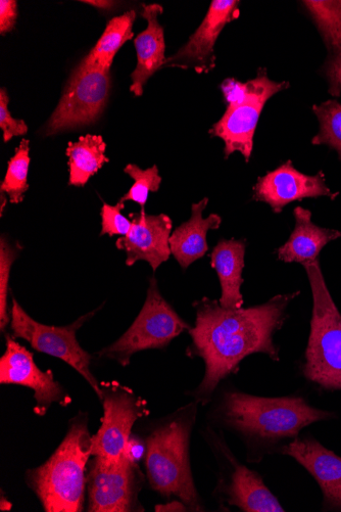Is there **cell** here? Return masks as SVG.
I'll return each instance as SVG.
<instances>
[{"instance_id":"6da1fadb","label":"cell","mask_w":341,"mask_h":512,"mask_svg":"<svg viewBox=\"0 0 341 512\" xmlns=\"http://www.w3.org/2000/svg\"><path fill=\"white\" fill-rule=\"evenodd\" d=\"M300 292L278 295L267 303L251 308L227 309L219 301L204 298L193 304L196 325L189 331L192 344L187 353L201 357L206 374L194 396L206 403L218 385L250 355L263 353L279 361L274 336L288 315L287 308Z\"/></svg>"},{"instance_id":"7a4b0ae2","label":"cell","mask_w":341,"mask_h":512,"mask_svg":"<svg viewBox=\"0 0 341 512\" xmlns=\"http://www.w3.org/2000/svg\"><path fill=\"white\" fill-rule=\"evenodd\" d=\"M220 415L222 422L247 442L253 460H260V455L275 445L297 439L305 428L335 417L303 397H259L238 391L225 394Z\"/></svg>"},{"instance_id":"3957f363","label":"cell","mask_w":341,"mask_h":512,"mask_svg":"<svg viewBox=\"0 0 341 512\" xmlns=\"http://www.w3.org/2000/svg\"><path fill=\"white\" fill-rule=\"evenodd\" d=\"M196 412V405L184 407L151 434L146 440L145 464L155 491L179 498L189 510L201 511L203 506L189 462V439Z\"/></svg>"},{"instance_id":"277c9868","label":"cell","mask_w":341,"mask_h":512,"mask_svg":"<svg viewBox=\"0 0 341 512\" xmlns=\"http://www.w3.org/2000/svg\"><path fill=\"white\" fill-rule=\"evenodd\" d=\"M92 455V437L85 420H75L53 454L41 467L28 473L30 487L47 512L83 509L86 465Z\"/></svg>"},{"instance_id":"5b68a950","label":"cell","mask_w":341,"mask_h":512,"mask_svg":"<svg viewBox=\"0 0 341 512\" xmlns=\"http://www.w3.org/2000/svg\"><path fill=\"white\" fill-rule=\"evenodd\" d=\"M303 266L312 290L313 311L302 374L320 389L341 391V313L329 293L319 260Z\"/></svg>"},{"instance_id":"8992f818","label":"cell","mask_w":341,"mask_h":512,"mask_svg":"<svg viewBox=\"0 0 341 512\" xmlns=\"http://www.w3.org/2000/svg\"><path fill=\"white\" fill-rule=\"evenodd\" d=\"M289 86V82L271 80L265 68H259L257 76L246 83L229 78L221 84L227 108L209 133L224 142L226 159L240 153L247 163L250 162L256 129L265 105Z\"/></svg>"},{"instance_id":"52a82bcc","label":"cell","mask_w":341,"mask_h":512,"mask_svg":"<svg viewBox=\"0 0 341 512\" xmlns=\"http://www.w3.org/2000/svg\"><path fill=\"white\" fill-rule=\"evenodd\" d=\"M190 330V325L164 299L159 291L157 279L154 277L151 279L142 310L129 330L97 355L127 366L135 353L164 349L182 333Z\"/></svg>"},{"instance_id":"ba28073f","label":"cell","mask_w":341,"mask_h":512,"mask_svg":"<svg viewBox=\"0 0 341 512\" xmlns=\"http://www.w3.org/2000/svg\"><path fill=\"white\" fill-rule=\"evenodd\" d=\"M94 312L81 316L68 327H50V325H44L30 317L14 298L11 327L14 339H24L38 352L54 356L68 363L79 372L96 395L103 400V389L91 374V356L82 349L76 338L77 331L93 316Z\"/></svg>"},{"instance_id":"9c48e42d","label":"cell","mask_w":341,"mask_h":512,"mask_svg":"<svg viewBox=\"0 0 341 512\" xmlns=\"http://www.w3.org/2000/svg\"><path fill=\"white\" fill-rule=\"evenodd\" d=\"M111 89V74L82 61L69 80L63 97L46 126V135L94 123L103 113Z\"/></svg>"},{"instance_id":"30bf717a","label":"cell","mask_w":341,"mask_h":512,"mask_svg":"<svg viewBox=\"0 0 341 512\" xmlns=\"http://www.w3.org/2000/svg\"><path fill=\"white\" fill-rule=\"evenodd\" d=\"M136 461L128 455L117 462L94 457L87 484L91 512L132 511L141 487Z\"/></svg>"},{"instance_id":"8fae6325","label":"cell","mask_w":341,"mask_h":512,"mask_svg":"<svg viewBox=\"0 0 341 512\" xmlns=\"http://www.w3.org/2000/svg\"><path fill=\"white\" fill-rule=\"evenodd\" d=\"M253 191V200L266 203L276 214L290 203L319 197L333 201L339 195L328 188L323 171L307 175L297 170L290 160L259 177Z\"/></svg>"},{"instance_id":"7c38bea8","label":"cell","mask_w":341,"mask_h":512,"mask_svg":"<svg viewBox=\"0 0 341 512\" xmlns=\"http://www.w3.org/2000/svg\"><path fill=\"white\" fill-rule=\"evenodd\" d=\"M238 0H214L201 26L163 68L208 74L216 67L215 44L224 27L239 17Z\"/></svg>"},{"instance_id":"4fadbf2b","label":"cell","mask_w":341,"mask_h":512,"mask_svg":"<svg viewBox=\"0 0 341 512\" xmlns=\"http://www.w3.org/2000/svg\"><path fill=\"white\" fill-rule=\"evenodd\" d=\"M103 393L105 414L100 431L92 436V455L117 462L128 455L131 430L144 413V405L123 389Z\"/></svg>"},{"instance_id":"5bb4252c","label":"cell","mask_w":341,"mask_h":512,"mask_svg":"<svg viewBox=\"0 0 341 512\" xmlns=\"http://www.w3.org/2000/svg\"><path fill=\"white\" fill-rule=\"evenodd\" d=\"M0 383L32 389L38 415H44L55 402L65 405L68 398L53 372L39 369L33 354L10 336H7L6 352L0 358Z\"/></svg>"},{"instance_id":"9a60e30c","label":"cell","mask_w":341,"mask_h":512,"mask_svg":"<svg viewBox=\"0 0 341 512\" xmlns=\"http://www.w3.org/2000/svg\"><path fill=\"white\" fill-rule=\"evenodd\" d=\"M130 219V231L117 241L116 246L126 253L127 266L146 261L155 272L172 255L170 238L173 221L166 214L148 215L144 211L131 213Z\"/></svg>"},{"instance_id":"2e32d148","label":"cell","mask_w":341,"mask_h":512,"mask_svg":"<svg viewBox=\"0 0 341 512\" xmlns=\"http://www.w3.org/2000/svg\"><path fill=\"white\" fill-rule=\"evenodd\" d=\"M279 452L294 458L315 479L323 494L324 511H341V457L312 436L297 438Z\"/></svg>"},{"instance_id":"e0dca14e","label":"cell","mask_w":341,"mask_h":512,"mask_svg":"<svg viewBox=\"0 0 341 512\" xmlns=\"http://www.w3.org/2000/svg\"><path fill=\"white\" fill-rule=\"evenodd\" d=\"M163 11L160 5L143 6L142 17L148 21V28L134 40L137 66L131 74L130 90L136 97L142 96L145 83L164 67L167 60L164 28L158 20Z\"/></svg>"},{"instance_id":"ac0fdd59","label":"cell","mask_w":341,"mask_h":512,"mask_svg":"<svg viewBox=\"0 0 341 512\" xmlns=\"http://www.w3.org/2000/svg\"><path fill=\"white\" fill-rule=\"evenodd\" d=\"M226 454L232 469L229 481L224 486L229 505L247 512L285 511L258 473L240 464L230 452Z\"/></svg>"},{"instance_id":"d6986e66","label":"cell","mask_w":341,"mask_h":512,"mask_svg":"<svg viewBox=\"0 0 341 512\" xmlns=\"http://www.w3.org/2000/svg\"><path fill=\"white\" fill-rule=\"evenodd\" d=\"M208 203L209 199L205 198L200 203L193 204L190 219L172 232L171 253L184 270L205 257L209 251L207 243L209 230H215L221 226L222 218L219 215L212 214L208 218L203 217Z\"/></svg>"},{"instance_id":"ffe728a7","label":"cell","mask_w":341,"mask_h":512,"mask_svg":"<svg viewBox=\"0 0 341 512\" xmlns=\"http://www.w3.org/2000/svg\"><path fill=\"white\" fill-rule=\"evenodd\" d=\"M296 225L288 241L277 250V259L302 265L318 260L321 251L330 242L341 237V232L319 227L312 221V212L303 207L294 210Z\"/></svg>"},{"instance_id":"44dd1931","label":"cell","mask_w":341,"mask_h":512,"mask_svg":"<svg viewBox=\"0 0 341 512\" xmlns=\"http://www.w3.org/2000/svg\"><path fill=\"white\" fill-rule=\"evenodd\" d=\"M247 243L245 240H221L211 253V265L216 270L222 295L219 303L227 309H240L245 300L241 286L245 283L242 271L245 269Z\"/></svg>"},{"instance_id":"7402d4cb","label":"cell","mask_w":341,"mask_h":512,"mask_svg":"<svg viewBox=\"0 0 341 512\" xmlns=\"http://www.w3.org/2000/svg\"><path fill=\"white\" fill-rule=\"evenodd\" d=\"M106 150L107 144L101 135L87 134L81 136L77 143H69V184L84 186L106 163H109Z\"/></svg>"},{"instance_id":"603a6c76","label":"cell","mask_w":341,"mask_h":512,"mask_svg":"<svg viewBox=\"0 0 341 512\" xmlns=\"http://www.w3.org/2000/svg\"><path fill=\"white\" fill-rule=\"evenodd\" d=\"M135 19L134 11L112 19L85 59L97 67L110 71L117 53L133 37L132 28Z\"/></svg>"},{"instance_id":"cb8c5ba5","label":"cell","mask_w":341,"mask_h":512,"mask_svg":"<svg viewBox=\"0 0 341 512\" xmlns=\"http://www.w3.org/2000/svg\"><path fill=\"white\" fill-rule=\"evenodd\" d=\"M316 25L328 55L341 52V0H306L301 3Z\"/></svg>"},{"instance_id":"d4e9b609","label":"cell","mask_w":341,"mask_h":512,"mask_svg":"<svg viewBox=\"0 0 341 512\" xmlns=\"http://www.w3.org/2000/svg\"><path fill=\"white\" fill-rule=\"evenodd\" d=\"M319 122V131L312 139L314 146H326L335 151L341 161V104L329 100L312 108Z\"/></svg>"},{"instance_id":"484cf974","label":"cell","mask_w":341,"mask_h":512,"mask_svg":"<svg viewBox=\"0 0 341 512\" xmlns=\"http://www.w3.org/2000/svg\"><path fill=\"white\" fill-rule=\"evenodd\" d=\"M29 152V141L28 139H23L15 155L9 161L5 180L2 182V185H0V191L10 197L12 204L22 203L29 189Z\"/></svg>"},{"instance_id":"4316f807","label":"cell","mask_w":341,"mask_h":512,"mask_svg":"<svg viewBox=\"0 0 341 512\" xmlns=\"http://www.w3.org/2000/svg\"><path fill=\"white\" fill-rule=\"evenodd\" d=\"M124 172L134 179V184L119 202L122 204L127 201L135 202L141 207V211H144L150 193H157L163 181L158 167L154 165L149 169L142 170L137 165L129 164L125 167Z\"/></svg>"},{"instance_id":"83f0119b","label":"cell","mask_w":341,"mask_h":512,"mask_svg":"<svg viewBox=\"0 0 341 512\" xmlns=\"http://www.w3.org/2000/svg\"><path fill=\"white\" fill-rule=\"evenodd\" d=\"M18 251L2 238L0 241V329L6 330L10 322L8 293L11 268L17 259Z\"/></svg>"},{"instance_id":"f1b7e54d","label":"cell","mask_w":341,"mask_h":512,"mask_svg":"<svg viewBox=\"0 0 341 512\" xmlns=\"http://www.w3.org/2000/svg\"><path fill=\"white\" fill-rule=\"evenodd\" d=\"M125 205L118 203L111 206L104 203L102 208V232L101 236L109 235L110 237H125L131 229L132 221L126 218L121 211Z\"/></svg>"},{"instance_id":"f546056e","label":"cell","mask_w":341,"mask_h":512,"mask_svg":"<svg viewBox=\"0 0 341 512\" xmlns=\"http://www.w3.org/2000/svg\"><path fill=\"white\" fill-rule=\"evenodd\" d=\"M9 96L5 88L0 90V127L4 130V141L9 143L13 137L25 135L28 126L24 120L11 116L9 111Z\"/></svg>"},{"instance_id":"4dcf8cb0","label":"cell","mask_w":341,"mask_h":512,"mask_svg":"<svg viewBox=\"0 0 341 512\" xmlns=\"http://www.w3.org/2000/svg\"><path fill=\"white\" fill-rule=\"evenodd\" d=\"M322 71L328 82V92L333 98L341 96V52L328 55Z\"/></svg>"},{"instance_id":"1f68e13d","label":"cell","mask_w":341,"mask_h":512,"mask_svg":"<svg viewBox=\"0 0 341 512\" xmlns=\"http://www.w3.org/2000/svg\"><path fill=\"white\" fill-rule=\"evenodd\" d=\"M18 17V5L14 0H2L0 2V33L12 31L16 26Z\"/></svg>"},{"instance_id":"d6a6232c","label":"cell","mask_w":341,"mask_h":512,"mask_svg":"<svg viewBox=\"0 0 341 512\" xmlns=\"http://www.w3.org/2000/svg\"><path fill=\"white\" fill-rule=\"evenodd\" d=\"M157 511H185L187 506L183 502L173 501L166 505L157 506Z\"/></svg>"},{"instance_id":"836d02e7","label":"cell","mask_w":341,"mask_h":512,"mask_svg":"<svg viewBox=\"0 0 341 512\" xmlns=\"http://www.w3.org/2000/svg\"><path fill=\"white\" fill-rule=\"evenodd\" d=\"M84 4H88L94 6L96 8H100L103 10H110L114 7L113 2H104V0H89V2H82Z\"/></svg>"},{"instance_id":"e575fe53","label":"cell","mask_w":341,"mask_h":512,"mask_svg":"<svg viewBox=\"0 0 341 512\" xmlns=\"http://www.w3.org/2000/svg\"><path fill=\"white\" fill-rule=\"evenodd\" d=\"M12 508V504L4 497V495H2V505H0V509H2L3 511H6V510H10Z\"/></svg>"},{"instance_id":"d590c367","label":"cell","mask_w":341,"mask_h":512,"mask_svg":"<svg viewBox=\"0 0 341 512\" xmlns=\"http://www.w3.org/2000/svg\"><path fill=\"white\" fill-rule=\"evenodd\" d=\"M4 193H2V215H3V212H4V209H5V206H6V203L8 202L5 197H4Z\"/></svg>"}]
</instances>
